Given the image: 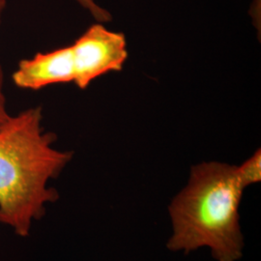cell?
<instances>
[{
    "label": "cell",
    "instance_id": "obj_7",
    "mask_svg": "<svg viewBox=\"0 0 261 261\" xmlns=\"http://www.w3.org/2000/svg\"><path fill=\"white\" fill-rule=\"evenodd\" d=\"M3 83H4V75L3 69L0 64V128L8 121L11 117V114L6 109V99L3 93Z\"/></svg>",
    "mask_w": 261,
    "mask_h": 261
},
{
    "label": "cell",
    "instance_id": "obj_6",
    "mask_svg": "<svg viewBox=\"0 0 261 261\" xmlns=\"http://www.w3.org/2000/svg\"><path fill=\"white\" fill-rule=\"evenodd\" d=\"M85 9L88 10L92 15L94 18L98 19L99 21H109L112 19L111 14L98 6L95 2V0H76Z\"/></svg>",
    "mask_w": 261,
    "mask_h": 261
},
{
    "label": "cell",
    "instance_id": "obj_8",
    "mask_svg": "<svg viewBox=\"0 0 261 261\" xmlns=\"http://www.w3.org/2000/svg\"><path fill=\"white\" fill-rule=\"evenodd\" d=\"M6 5H7L6 0H0V23H1V20H2V16H3L4 10L6 8Z\"/></svg>",
    "mask_w": 261,
    "mask_h": 261
},
{
    "label": "cell",
    "instance_id": "obj_4",
    "mask_svg": "<svg viewBox=\"0 0 261 261\" xmlns=\"http://www.w3.org/2000/svg\"><path fill=\"white\" fill-rule=\"evenodd\" d=\"M13 82L19 88L39 90L48 85L75 82V63L71 46L23 59L13 74Z\"/></svg>",
    "mask_w": 261,
    "mask_h": 261
},
{
    "label": "cell",
    "instance_id": "obj_3",
    "mask_svg": "<svg viewBox=\"0 0 261 261\" xmlns=\"http://www.w3.org/2000/svg\"><path fill=\"white\" fill-rule=\"evenodd\" d=\"M75 63V82L86 89L94 80L111 72L121 71L128 58L125 35L96 23L71 45Z\"/></svg>",
    "mask_w": 261,
    "mask_h": 261
},
{
    "label": "cell",
    "instance_id": "obj_2",
    "mask_svg": "<svg viewBox=\"0 0 261 261\" xmlns=\"http://www.w3.org/2000/svg\"><path fill=\"white\" fill-rule=\"evenodd\" d=\"M244 188L236 167L219 162L194 166L186 187L168 207L172 234L168 248L190 253L208 248L217 261H238L244 236L239 208Z\"/></svg>",
    "mask_w": 261,
    "mask_h": 261
},
{
    "label": "cell",
    "instance_id": "obj_5",
    "mask_svg": "<svg viewBox=\"0 0 261 261\" xmlns=\"http://www.w3.org/2000/svg\"><path fill=\"white\" fill-rule=\"evenodd\" d=\"M236 174L244 189L260 182V149L256 150L252 157L244 162L240 167H236Z\"/></svg>",
    "mask_w": 261,
    "mask_h": 261
},
{
    "label": "cell",
    "instance_id": "obj_1",
    "mask_svg": "<svg viewBox=\"0 0 261 261\" xmlns=\"http://www.w3.org/2000/svg\"><path fill=\"white\" fill-rule=\"evenodd\" d=\"M42 119V108H30L0 128V223L21 237L57 200L48 182L73 157L55 148L56 136L44 130Z\"/></svg>",
    "mask_w": 261,
    "mask_h": 261
}]
</instances>
